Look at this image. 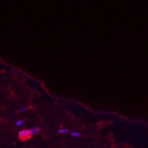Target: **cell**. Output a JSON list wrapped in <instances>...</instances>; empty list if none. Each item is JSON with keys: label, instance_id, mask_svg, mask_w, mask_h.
<instances>
[{"label": "cell", "instance_id": "obj_1", "mask_svg": "<svg viewBox=\"0 0 148 148\" xmlns=\"http://www.w3.org/2000/svg\"><path fill=\"white\" fill-rule=\"evenodd\" d=\"M31 136H32V134L28 129H23L18 133V137L21 140H27L30 138Z\"/></svg>", "mask_w": 148, "mask_h": 148}, {"label": "cell", "instance_id": "obj_2", "mask_svg": "<svg viewBox=\"0 0 148 148\" xmlns=\"http://www.w3.org/2000/svg\"><path fill=\"white\" fill-rule=\"evenodd\" d=\"M28 130L30 132L31 134H37L39 132V130L36 128H31Z\"/></svg>", "mask_w": 148, "mask_h": 148}, {"label": "cell", "instance_id": "obj_3", "mask_svg": "<svg viewBox=\"0 0 148 148\" xmlns=\"http://www.w3.org/2000/svg\"><path fill=\"white\" fill-rule=\"evenodd\" d=\"M58 132L59 133L64 134V133H67L69 132L68 129H59L58 130Z\"/></svg>", "mask_w": 148, "mask_h": 148}, {"label": "cell", "instance_id": "obj_4", "mask_svg": "<svg viewBox=\"0 0 148 148\" xmlns=\"http://www.w3.org/2000/svg\"><path fill=\"white\" fill-rule=\"evenodd\" d=\"M71 135L73 137H78V136L81 135V133L79 132H73V133H71Z\"/></svg>", "mask_w": 148, "mask_h": 148}, {"label": "cell", "instance_id": "obj_5", "mask_svg": "<svg viewBox=\"0 0 148 148\" xmlns=\"http://www.w3.org/2000/svg\"><path fill=\"white\" fill-rule=\"evenodd\" d=\"M23 123V120H18V121H16V126H19L21 125Z\"/></svg>", "mask_w": 148, "mask_h": 148}, {"label": "cell", "instance_id": "obj_6", "mask_svg": "<svg viewBox=\"0 0 148 148\" xmlns=\"http://www.w3.org/2000/svg\"><path fill=\"white\" fill-rule=\"evenodd\" d=\"M27 107H23V108H20V109H18V111H24V110H26L27 109Z\"/></svg>", "mask_w": 148, "mask_h": 148}, {"label": "cell", "instance_id": "obj_7", "mask_svg": "<svg viewBox=\"0 0 148 148\" xmlns=\"http://www.w3.org/2000/svg\"><path fill=\"white\" fill-rule=\"evenodd\" d=\"M36 128H37L38 129V130L39 131L40 129V126H38V127H36Z\"/></svg>", "mask_w": 148, "mask_h": 148}]
</instances>
